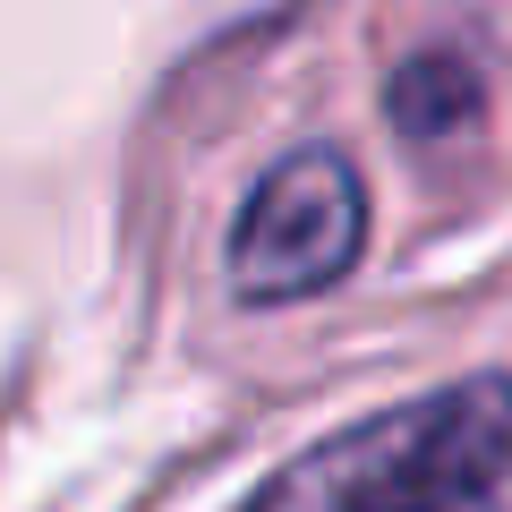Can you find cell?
Instances as JSON below:
<instances>
[{"label":"cell","mask_w":512,"mask_h":512,"mask_svg":"<svg viewBox=\"0 0 512 512\" xmlns=\"http://www.w3.org/2000/svg\"><path fill=\"white\" fill-rule=\"evenodd\" d=\"M367 248V180L342 146H299L248 188L231 222V291L239 299H316Z\"/></svg>","instance_id":"cell-2"},{"label":"cell","mask_w":512,"mask_h":512,"mask_svg":"<svg viewBox=\"0 0 512 512\" xmlns=\"http://www.w3.org/2000/svg\"><path fill=\"white\" fill-rule=\"evenodd\" d=\"M470 111H478V69L461 52H427V60H410V69L393 77V128H402L410 146L461 137Z\"/></svg>","instance_id":"cell-3"},{"label":"cell","mask_w":512,"mask_h":512,"mask_svg":"<svg viewBox=\"0 0 512 512\" xmlns=\"http://www.w3.org/2000/svg\"><path fill=\"white\" fill-rule=\"evenodd\" d=\"M512 376H461L282 461L239 512H504Z\"/></svg>","instance_id":"cell-1"}]
</instances>
